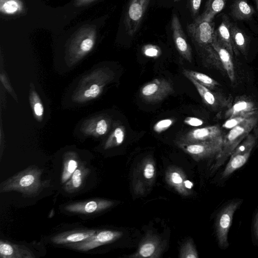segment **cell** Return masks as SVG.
I'll return each mask as SVG.
<instances>
[{
	"instance_id": "cell-1",
	"label": "cell",
	"mask_w": 258,
	"mask_h": 258,
	"mask_svg": "<svg viewBox=\"0 0 258 258\" xmlns=\"http://www.w3.org/2000/svg\"><path fill=\"white\" fill-rule=\"evenodd\" d=\"M257 115L247 118L238 125L230 129L223 136L221 150L216 156L215 162L211 168L213 172L217 170L225 163L236 148L256 126L258 121Z\"/></svg>"
},
{
	"instance_id": "cell-2",
	"label": "cell",
	"mask_w": 258,
	"mask_h": 258,
	"mask_svg": "<svg viewBox=\"0 0 258 258\" xmlns=\"http://www.w3.org/2000/svg\"><path fill=\"white\" fill-rule=\"evenodd\" d=\"M156 176L154 160L147 157L140 162L133 172V189L135 194L143 195L154 184Z\"/></svg>"
},
{
	"instance_id": "cell-3",
	"label": "cell",
	"mask_w": 258,
	"mask_h": 258,
	"mask_svg": "<svg viewBox=\"0 0 258 258\" xmlns=\"http://www.w3.org/2000/svg\"><path fill=\"white\" fill-rule=\"evenodd\" d=\"M40 175V170L38 169L25 170L10 179L3 185L2 190H15L24 193H35L42 186Z\"/></svg>"
},
{
	"instance_id": "cell-4",
	"label": "cell",
	"mask_w": 258,
	"mask_h": 258,
	"mask_svg": "<svg viewBox=\"0 0 258 258\" xmlns=\"http://www.w3.org/2000/svg\"><path fill=\"white\" fill-rule=\"evenodd\" d=\"M223 136L215 140L195 143L176 142L177 146L196 161L217 156L222 148Z\"/></svg>"
},
{
	"instance_id": "cell-5",
	"label": "cell",
	"mask_w": 258,
	"mask_h": 258,
	"mask_svg": "<svg viewBox=\"0 0 258 258\" xmlns=\"http://www.w3.org/2000/svg\"><path fill=\"white\" fill-rule=\"evenodd\" d=\"M241 200H234L228 203L219 213L216 222V231L219 245L224 248H227L228 234L231 225L234 214L240 206Z\"/></svg>"
},
{
	"instance_id": "cell-6",
	"label": "cell",
	"mask_w": 258,
	"mask_h": 258,
	"mask_svg": "<svg viewBox=\"0 0 258 258\" xmlns=\"http://www.w3.org/2000/svg\"><path fill=\"white\" fill-rule=\"evenodd\" d=\"M174 92L172 83L165 79H155L144 85L140 90L142 98L146 102H160Z\"/></svg>"
},
{
	"instance_id": "cell-7",
	"label": "cell",
	"mask_w": 258,
	"mask_h": 258,
	"mask_svg": "<svg viewBox=\"0 0 258 258\" xmlns=\"http://www.w3.org/2000/svg\"><path fill=\"white\" fill-rule=\"evenodd\" d=\"M150 0H131L124 18L125 30L130 36L139 29Z\"/></svg>"
},
{
	"instance_id": "cell-8",
	"label": "cell",
	"mask_w": 258,
	"mask_h": 258,
	"mask_svg": "<svg viewBox=\"0 0 258 258\" xmlns=\"http://www.w3.org/2000/svg\"><path fill=\"white\" fill-rule=\"evenodd\" d=\"M186 30L196 46L211 44L215 34L212 21L195 20L187 25Z\"/></svg>"
},
{
	"instance_id": "cell-9",
	"label": "cell",
	"mask_w": 258,
	"mask_h": 258,
	"mask_svg": "<svg viewBox=\"0 0 258 258\" xmlns=\"http://www.w3.org/2000/svg\"><path fill=\"white\" fill-rule=\"evenodd\" d=\"M165 247V242L154 233H148L139 244L137 251L128 256L132 258H158Z\"/></svg>"
},
{
	"instance_id": "cell-10",
	"label": "cell",
	"mask_w": 258,
	"mask_h": 258,
	"mask_svg": "<svg viewBox=\"0 0 258 258\" xmlns=\"http://www.w3.org/2000/svg\"><path fill=\"white\" fill-rule=\"evenodd\" d=\"M166 183L177 192L183 196H188L192 194L193 184L182 169L175 166L168 167L165 174Z\"/></svg>"
},
{
	"instance_id": "cell-11",
	"label": "cell",
	"mask_w": 258,
	"mask_h": 258,
	"mask_svg": "<svg viewBox=\"0 0 258 258\" xmlns=\"http://www.w3.org/2000/svg\"><path fill=\"white\" fill-rule=\"evenodd\" d=\"M222 131L218 125L194 128L181 136L176 142L195 143L211 141L223 136Z\"/></svg>"
},
{
	"instance_id": "cell-12",
	"label": "cell",
	"mask_w": 258,
	"mask_h": 258,
	"mask_svg": "<svg viewBox=\"0 0 258 258\" xmlns=\"http://www.w3.org/2000/svg\"><path fill=\"white\" fill-rule=\"evenodd\" d=\"M123 235L120 231L112 230L100 231L78 243L72 245L78 250L87 251L102 245L112 242Z\"/></svg>"
},
{
	"instance_id": "cell-13",
	"label": "cell",
	"mask_w": 258,
	"mask_h": 258,
	"mask_svg": "<svg viewBox=\"0 0 258 258\" xmlns=\"http://www.w3.org/2000/svg\"><path fill=\"white\" fill-rule=\"evenodd\" d=\"M171 29L175 47L182 57L189 62L192 59L191 48L189 45L181 23L176 14L171 19Z\"/></svg>"
},
{
	"instance_id": "cell-14",
	"label": "cell",
	"mask_w": 258,
	"mask_h": 258,
	"mask_svg": "<svg viewBox=\"0 0 258 258\" xmlns=\"http://www.w3.org/2000/svg\"><path fill=\"white\" fill-rule=\"evenodd\" d=\"M114 204L113 201L109 200H92L69 205L66 207V209L71 212L87 214L106 210L112 206Z\"/></svg>"
},
{
	"instance_id": "cell-15",
	"label": "cell",
	"mask_w": 258,
	"mask_h": 258,
	"mask_svg": "<svg viewBox=\"0 0 258 258\" xmlns=\"http://www.w3.org/2000/svg\"><path fill=\"white\" fill-rule=\"evenodd\" d=\"M211 45L217 52L224 70L225 71L231 83L236 80L235 72L232 56L230 52L222 45L217 39L216 33Z\"/></svg>"
},
{
	"instance_id": "cell-16",
	"label": "cell",
	"mask_w": 258,
	"mask_h": 258,
	"mask_svg": "<svg viewBox=\"0 0 258 258\" xmlns=\"http://www.w3.org/2000/svg\"><path fill=\"white\" fill-rule=\"evenodd\" d=\"M194 85L204 102L214 109L226 106L227 101L220 95L201 85L191 78H187Z\"/></svg>"
},
{
	"instance_id": "cell-17",
	"label": "cell",
	"mask_w": 258,
	"mask_h": 258,
	"mask_svg": "<svg viewBox=\"0 0 258 258\" xmlns=\"http://www.w3.org/2000/svg\"><path fill=\"white\" fill-rule=\"evenodd\" d=\"M257 108L254 104L246 99L237 100L226 111L225 117L228 118L239 115L252 116L257 114Z\"/></svg>"
},
{
	"instance_id": "cell-18",
	"label": "cell",
	"mask_w": 258,
	"mask_h": 258,
	"mask_svg": "<svg viewBox=\"0 0 258 258\" xmlns=\"http://www.w3.org/2000/svg\"><path fill=\"white\" fill-rule=\"evenodd\" d=\"M230 30L234 54L237 56L241 52L246 55L248 43L245 33L235 23L231 21L230 23Z\"/></svg>"
},
{
	"instance_id": "cell-19",
	"label": "cell",
	"mask_w": 258,
	"mask_h": 258,
	"mask_svg": "<svg viewBox=\"0 0 258 258\" xmlns=\"http://www.w3.org/2000/svg\"><path fill=\"white\" fill-rule=\"evenodd\" d=\"M230 20L228 17L223 14L222 22L218 29L215 30V33L219 41L233 57L234 53L230 30Z\"/></svg>"
},
{
	"instance_id": "cell-20",
	"label": "cell",
	"mask_w": 258,
	"mask_h": 258,
	"mask_svg": "<svg viewBox=\"0 0 258 258\" xmlns=\"http://www.w3.org/2000/svg\"><path fill=\"white\" fill-rule=\"evenodd\" d=\"M254 13L253 9L246 0H235L230 7V15L237 20L249 19Z\"/></svg>"
},
{
	"instance_id": "cell-21",
	"label": "cell",
	"mask_w": 258,
	"mask_h": 258,
	"mask_svg": "<svg viewBox=\"0 0 258 258\" xmlns=\"http://www.w3.org/2000/svg\"><path fill=\"white\" fill-rule=\"evenodd\" d=\"M95 230L76 231L69 233L59 234L52 238V241L56 244H66L81 242L94 235Z\"/></svg>"
},
{
	"instance_id": "cell-22",
	"label": "cell",
	"mask_w": 258,
	"mask_h": 258,
	"mask_svg": "<svg viewBox=\"0 0 258 258\" xmlns=\"http://www.w3.org/2000/svg\"><path fill=\"white\" fill-rule=\"evenodd\" d=\"M227 0H207L203 13L195 20L212 22L216 14L220 12L225 7Z\"/></svg>"
},
{
	"instance_id": "cell-23",
	"label": "cell",
	"mask_w": 258,
	"mask_h": 258,
	"mask_svg": "<svg viewBox=\"0 0 258 258\" xmlns=\"http://www.w3.org/2000/svg\"><path fill=\"white\" fill-rule=\"evenodd\" d=\"M251 151L244 153L231 154L230 160L224 168L222 176L226 178L243 166L248 160Z\"/></svg>"
},
{
	"instance_id": "cell-24",
	"label": "cell",
	"mask_w": 258,
	"mask_h": 258,
	"mask_svg": "<svg viewBox=\"0 0 258 258\" xmlns=\"http://www.w3.org/2000/svg\"><path fill=\"white\" fill-rule=\"evenodd\" d=\"M182 73L186 78H191L201 85L210 90L214 89L219 85L218 82L208 75L198 72L183 69Z\"/></svg>"
},
{
	"instance_id": "cell-25",
	"label": "cell",
	"mask_w": 258,
	"mask_h": 258,
	"mask_svg": "<svg viewBox=\"0 0 258 258\" xmlns=\"http://www.w3.org/2000/svg\"><path fill=\"white\" fill-rule=\"evenodd\" d=\"M19 250L16 245L2 241L0 242V254L2 257H22L21 254H23L24 251H20Z\"/></svg>"
},
{
	"instance_id": "cell-26",
	"label": "cell",
	"mask_w": 258,
	"mask_h": 258,
	"mask_svg": "<svg viewBox=\"0 0 258 258\" xmlns=\"http://www.w3.org/2000/svg\"><path fill=\"white\" fill-rule=\"evenodd\" d=\"M180 258H198L199 255L192 238L187 239L181 245Z\"/></svg>"
},
{
	"instance_id": "cell-27",
	"label": "cell",
	"mask_w": 258,
	"mask_h": 258,
	"mask_svg": "<svg viewBox=\"0 0 258 258\" xmlns=\"http://www.w3.org/2000/svg\"><path fill=\"white\" fill-rule=\"evenodd\" d=\"M125 136V130L123 126L116 127L111 138L106 144V148L119 146L122 143Z\"/></svg>"
},
{
	"instance_id": "cell-28",
	"label": "cell",
	"mask_w": 258,
	"mask_h": 258,
	"mask_svg": "<svg viewBox=\"0 0 258 258\" xmlns=\"http://www.w3.org/2000/svg\"><path fill=\"white\" fill-rule=\"evenodd\" d=\"M78 167L77 162L73 159L69 160L64 164V169L62 174L61 180L66 182L73 174Z\"/></svg>"
},
{
	"instance_id": "cell-29",
	"label": "cell",
	"mask_w": 258,
	"mask_h": 258,
	"mask_svg": "<svg viewBox=\"0 0 258 258\" xmlns=\"http://www.w3.org/2000/svg\"><path fill=\"white\" fill-rule=\"evenodd\" d=\"M253 116V115H252ZM250 115H239L227 118L222 124V127L226 129H231L238 125L247 118L251 117Z\"/></svg>"
},
{
	"instance_id": "cell-30",
	"label": "cell",
	"mask_w": 258,
	"mask_h": 258,
	"mask_svg": "<svg viewBox=\"0 0 258 258\" xmlns=\"http://www.w3.org/2000/svg\"><path fill=\"white\" fill-rule=\"evenodd\" d=\"M173 120L171 118L159 120L154 124L153 126L154 131L156 133H160L170 127L173 123Z\"/></svg>"
},
{
	"instance_id": "cell-31",
	"label": "cell",
	"mask_w": 258,
	"mask_h": 258,
	"mask_svg": "<svg viewBox=\"0 0 258 258\" xmlns=\"http://www.w3.org/2000/svg\"><path fill=\"white\" fill-rule=\"evenodd\" d=\"M82 182V173L81 170L76 169L73 173L69 183L73 189L79 187Z\"/></svg>"
},
{
	"instance_id": "cell-32",
	"label": "cell",
	"mask_w": 258,
	"mask_h": 258,
	"mask_svg": "<svg viewBox=\"0 0 258 258\" xmlns=\"http://www.w3.org/2000/svg\"><path fill=\"white\" fill-rule=\"evenodd\" d=\"M202 0H189V7L192 17H196L198 15Z\"/></svg>"
},
{
	"instance_id": "cell-33",
	"label": "cell",
	"mask_w": 258,
	"mask_h": 258,
	"mask_svg": "<svg viewBox=\"0 0 258 258\" xmlns=\"http://www.w3.org/2000/svg\"><path fill=\"white\" fill-rule=\"evenodd\" d=\"M100 88L97 85L94 84L92 85L90 89L87 90L85 93L84 95L87 97H96L100 93Z\"/></svg>"
},
{
	"instance_id": "cell-34",
	"label": "cell",
	"mask_w": 258,
	"mask_h": 258,
	"mask_svg": "<svg viewBox=\"0 0 258 258\" xmlns=\"http://www.w3.org/2000/svg\"><path fill=\"white\" fill-rule=\"evenodd\" d=\"M184 122L192 126H199L202 125L204 122L200 118L195 117H187L184 120Z\"/></svg>"
},
{
	"instance_id": "cell-35",
	"label": "cell",
	"mask_w": 258,
	"mask_h": 258,
	"mask_svg": "<svg viewBox=\"0 0 258 258\" xmlns=\"http://www.w3.org/2000/svg\"><path fill=\"white\" fill-rule=\"evenodd\" d=\"M107 123L105 120L101 119L97 123L96 131L100 135L104 134L107 130Z\"/></svg>"
},
{
	"instance_id": "cell-36",
	"label": "cell",
	"mask_w": 258,
	"mask_h": 258,
	"mask_svg": "<svg viewBox=\"0 0 258 258\" xmlns=\"http://www.w3.org/2000/svg\"><path fill=\"white\" fill-rule=\"evenodd\" d=\"M4 8L6 12L8 13H13L17 10L18 5L15 2L10 1L4 4Z\"/></svg>"
},
{
	"instance_id": "cell-37",
	"label": "cell",
	"mask_w": 258,
	"mask_h": 258,
	"mask_svg": "<svg viewBox=\"0 0 258 258\" xmlns=\"http://www.w3.org/2000/svg\"><path fill=\"white\" fill-rule=\"evenodd\" d=\"M158 50L153 46H147L144 50V53L148 56H156L158 55Z\"/></svg>"
},
{
	"instance_id": "cell-38",
	"label": "cell",
	"mask_w": 258,
	"mask_h": 258,
	"mask_svg": "<svg viewBox=\"0 0 258 258\" xmlns=\"http://www.w3.org/2000/svg\"><path fill=\"white\" fill-rule=\"evenodd\" d=\"M93 46V41L90 39L84 40L81 45V49L85 51L89 50Z\"/></svg>"
},
{
	"instance_id": "cell-39",
	"label": "cell",
	"mask_w": 258,
	"mask_h": 258,
	"mask_svg": "<svg viewBox=\"0 0 258 258\" xmlns=\"http://www.w3.org/2000/svg\"><path fill=\"white\" fill-rule=\"evenodd\" d=\"M34 111L38 116H41L43 113V107L41 104L37 103L34 105Z\"/></svg>"
},
{
	"instance_id": "cell-40",
	"label": "cell",
	"mask_w": 258,
	"mask_h": 258,
	"mask_svg": "<svg viewBox=\"0 0 258 258\" xmlns=\"http://www.w3.org/2000/svg\"><path fill=\"white\" fill-rule=\"evenodd\" d=\"M253 230L255 235L256 238L258 239V213L256 214L253 224Z\"/></svg>"
},
{
	"instance_id": "cell-41",
	"label": "cell",
	"mask_w": 258,
	"mask_h": 258,
	"mask_svg": "<svg viewBox=\"0 0 258 258\" xmlns=\"http://www.w3.org/2000/svg\"><path fill=\"white\" fill-rule=\"evenodd\" d=\"M255 2H256V8L258 11V0H255Z\"/></svg>"
},
{
	"instance_id": "cell-42",
	"label": "cell",
	"mask_w": 258,
	"mask_h": 258,
	"mask_svg": "<svg viewBox=\"0 0 258 258\" xmlns=\"http://www.w3.org/2000/svg\"><path fill=\"white\" fill-rule=\"evenodd\" d=\"M174 2H176L178 0H173Z\"/></svg>"
}]
</instances>
